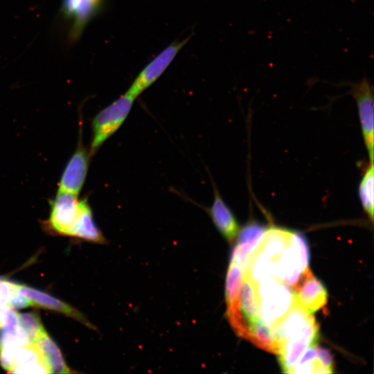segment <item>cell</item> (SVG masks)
Wrapping results in <instances>:
<instances>
[{
	"label": "cell",
	"mask_w": 374,
	"mask_h": 374,
	"mask_svg": "<svg viewBox=\"0 0 374 374\" xmlns=\"http://www.w3.org/2000/svg\"><path fill=\"white\" fill-rule=\"evenodd\" d=\"M260 317L272 328L291 308L294 291L283 282L268 276L256 284Z\"/></svg>",
	"instance_id": "obj_1"
},
{
	"label": "cell",
	"mask_w": 374,
	"mask_h": 374,
	"mask_svg": "<svg viewBox=\"0 0 374 374\" xmlns=\"http://www.w3.org/2000/svg\"><path fill=\"white\" fill-rule=\"evenodd\" d=\"M134 100L135 98L125 93L93 117L89 149L91 156L122 125L132 107Z\"/></svg>",
	"instance_id": "obj_2"
},
{
	"label": "cell",
	"mask_w": 374,
	"mask_h": 374,
	"mask_svg": "<svg viewBox=\"0 0 374 374\" xmlns=\"http://www.w3.org/2000/svg\"><path fill=\"white\" fill-rule=\"evenodd\" d=\"M49 204L50 214L42 222L44 228L53 234L70 236L80 211L78 195L57 191Z\"/></svg>",
	"instance_id": "obj_3"
},
{
	"label": "cell",
	"mask_w": 374,
	"mask_h": 374,
	"mask_svg": "<svg viewBox=\"0 0 374 374\" xmlns=\"http://www.w3.org/2000/svg\"><path fill=\"white\" fill-rule=\"evenodd\" d=\"M186 41L173 42L161 51L141 70L126 93L136 98L150 87L166 71Z\"/></svg>",
	"instance_id": "obj_4"
},
{
	"label": "cell",
	"mask_w": 374,
	"mask_h": 374,
	"mask_svg": "<svg viewBox=\"0 0 374 374\" xmlns=\"http://www.w3.org/2000/svg\"><path fill=\"white\" fill-rule=\"evenodd\" d=\"M351 94L356 100L359 121L370 162H373V92L366 78L358 83H350Z\"/></svg>",
	"instance_id": "obj_5"
},
{
	"label": "cell",
	"mask_w": 374,
	"mask_h": 374,
	"mask_svg": "<svg viewBox=\"0 0 374 374\" xmlns=\"http://www.w3.org/2000/svg\"><path fill=\"white\" fill-rule=\"evenodd\" d=\"M81 132L82 129H80L76 149L60 177L57 189L59 192H66L78 195L84 186L91 156L83 145Z\"/></svg>",
	"instance_id": "obj_6"
},
{
	"label": "cell",
	"mask_w": 374,
	"mask_h": 374,
	"mask_svg": "<svg viewBox=\"0 0 374 374\" xmlns=\"http://www.w3.org/2000/svg\"><path fill=\"white\" fill-rule=\"evenodd\" d=\"M293 291L296 302L310 313L323 308L327 303V290L310 268L303 274Z\"/></svg>",
	"instance_id": "obj_7"
},
{
	"label": "cell",
	"mask_w": 374,
	"mask_h": 374,
	"mask_svg": "<svg viewBox=\"0 0 374 374\" xmlns=\"http://www.w3.org/2000/svg\"><path fill=\"white\" fill-rule=\"evenodd\" d=\"M19 290L31 301L33 306L46 308L62 313L79 321L91 328H93V326L83 314L65 302H63L48 294L26 285H19Z\"/></svg>",
	"instance_id": "obj_8"
},
{
	"label": "cell",
	"mask_w": 374,
	"mask_h": 374,
	"mask_svg": "<svg viewBox=\"0 0 374 374\" xmlns=\"http://www.w3.org/2000/svg\"><path fill=\"white\" fill-rule=\"evenodd\" d=\"M208 213L220 233L228 242H233L239 234V225L234 215L215 188L214 200Z\"/></svg>",
	"instance_id": "obj_9"
},
{
	"label": "cell",
	"mask_w": 374,
	"mask_h": 374,
	"mask_svg": "<svg viewBox=\"0 0 374 374\" xmlns=\"http://www.w3.org/2000/svg\"><path fill=\"white\" fill-rule=\"evenodd\" d=\"M70 236L94 243L106 242L102 232L95 223L92 211L87 198L80 199L79 214Z\"/></svg>",
	"instance_id": "obj_10"
},
{
	"label": "cell",
	"mask_w": 374,
	"mask_h": 374,
	"mask_svg": "<svg viewBox=\"0 0 374 374\" xmlns=\"http://www.w3.org/2000/svg\"><path fill=\"white\" fill-rule=\"evenodd\" d=\"M33 345L41 355L49 373H71L58 346L45 330L37 337Z\"/></svg>",
	"instance_id": "obj_11"
},
{
	"label": "cell",
	"mask_w": 374,
	"mask_h": 374,
	"mask_svg": "<svg viewBox=\"0 0 374 374\" xmlns=\"http://www.w3.org/2000/svg\"><path fill=\"white\" fill-rule=\"evenodd\" d=\"M247 340L267 352L275 354L279 353L280 346L273 328L261 318L250 325Z\"/></svg>",
	"instance_id": "obj_12"
},
{
	"label": "cell",
	"mask_w": 374,
	"mask_h": 374,
	"mask_svg": "<svg viewBox=\"0 0 374 374\" xmlns=\"http://www.w3.org/2000/svg\"><path fill=\"white\" fill-rule=\"evenodd\" d=\"M12 373H49L41 355L34 345L21 348Z\"/></svg>",
	"instance_id": "obj_13"
},
{
	"label": "cell",
	"mask_w": 374,
	"mask_h": 374,
	"mask_svg": "<svg viewBox=\"0 0 374 374\" xmlns=\"http://www.w3.org/2000/svg\"><path fill=\"white\" fill-rule=\"evenodd\" d=\"M243 276L244 273L240 267L230 261L225 283L226 307L231 306L238 301Z\"/></svg>",
	"instance_id": "obj_14"
},
{
	"label": "cell",
	"mask_w": 374,
	"mask_h": 374,
	"mask_svg": "<svg viewBox=\"0 0 374 374\" xmlns=\"http://www.w3.org/2000/svg\"><path fill=\"white\" fill-rule=\"evenodd\" d=\"M373 162H370L359 186V195L364 211L373 219Z\"/></svg>",
	"instance_id": "obj_15"
},
{
	"label": "cell",
	"mask_w": 374,
	"mask_h": 374,
	"mask_svg": "<svg viewBox=\"0 0 374 374\" xmlns=\"http://www.w3.org/2000/svg\"><path fill=\"white\" fill-rule=\"evenodd\" d=\"M100 0H66V8L68 12L75 16L78 26H82L86 19L92 14Z\"/></svg>",
	"instance_id": "obj_16"
},
{
	"label": "cell",
	"mask_w": 374,
	"mask_h": 374,
	"mask_svg": "<svg viewBox=\"0 0 374 374\" xmlns=\"http://www.w3.org/2000/svg\"><path fill=\"white\" fill-rule=\"evenodd\" d=\"M17 325L33 345L37 337L45 330L39 315L35 312L18 314Z\"/></svg>",
	"instance_id": "obj_17"
},
{
	"label": "cell",
	"mask_w": 374,
	"mask_h": 374,
	"mask_svg": "<svg viewBox=\"0 0 374 374\" xmlns=\"http://www.w3.org/2000/svg\"><path fill=\"white\" fill-rule=\"evenodd\" d=\"M19 285L0 278V305L10 307L12 297L19 291Z\"/></svg>",
	"instance_id": "obj_18"
},
{
	"label": "cell",
	"mask_w": 374,
	"mask_h": 374,
	"mask_svg": "<svg viewBox=\"0 0 374 374\" xmlns=\"http://www.w3.org/2000/svg\"><path fill=\"white\" fill-rule=\"evenodd\" d=\"M18 313L9 306L0 305V330L11 329L17 326Z\"/></svg>",
	"instance_id": "obj_19"
},
{
	"label": "cell",
	"mask_w": 374,
	"mask_h": 374,
	"mask_svg": "<svg viewBox=\"0 0 374 374\" xmlns=\"http://www.w3.org/2000/svg\"><path fill=\"white\" fill-rule=\"evenodd\" d=\"M317 357L323 366L328 371V373H333V360L329 350L326 348L317 347Z\"/></svg>",
	"instance_id": "obj_20"
}]
</instances>
